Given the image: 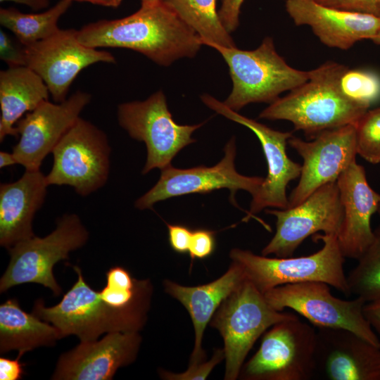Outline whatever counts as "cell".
Returning a JSON list of instances; mask_svg holds the SVG:
<instances>
[{
	"label": "cell",
	"instance_id": "obj_1",
	"mask_svg": "<svg viewBox=\"0 0 380 380\" xmlns=\"http://www.w3.org/2000/svg\"><path fill=\"white\" fill-rule=\"evenodd\" d=\"M77 37L87 46L131 49L162 66L194 57L203 45L199 36L158 1L141 4L125 18L88 23L77 30Z\"/></svg>",
	"mask_w": 380,
	"mask_h": 380
},
{
	"label": "cell",
	"instance_id": "obj_2",
	"mask_svg": "<svg viewBox=\"0 0 380 380\" xmlns=\"http://www.w3.org/2000/svg\"><path fill=\"white\" fill-rule=\"evenodd\" d=\"M346 68L328 61L310 70L305 83L270 103L259 118L289 121L310 139L324 131L356 124L370 106L342 91L340 78Z\"/></svg>",
	"mask_w": 380,
	"mask_h": 380
},
{
	"label": "cell",
	"instance_id": "obj_3",
	"mask_svg": "<svg viewBox=\"0 0 380 380\" xmlns=\"http://www.w3.org/2000/svg\"><path fill=\"white\" fill-rule=\"evenodd\" d=\"M207 46L217 51L228 65L233 86L224 103L235 111L251 103L270 104L281 93L296 88L309 78L310 70H297L285 61L270 37L251 51L212 43Z\"/></svg>",
	"mask_w": 380,
	"mask_h": 380
},
{
	"label": "cell",
	"instance_id": "obj_4",
	"mask_svg": "<svg viewBox=\"0 0 380 380\" xmlns=\"http://www.w3.org/2000/svg\"><path fill=\"white\" fill-rule=\"evenodd\" d=\"M323 243L321 249L307 256L268 258L248 250L233 248L232 262L243 269L246 279L262 294L284 284L305 281H322L346 296L350 292L344 271L346 258L340 248L337 236H317Z\"/></svg>",
	"mask_w": 380,
	"mask_h": 380
},
{
	"label": "cell",
	"instance_id": "obj_5",
	"mask_svg": "<svg viewBox=\"0 0 380 380\" xmlns=\"http://www.w3.org/2000/svg\"><path fill=\"white\" fill-rule=\"evenodd\" d=\"M72 267L77 280L61 300L46 308L39 299L32 310L36 316L57 328L61 338L76 335L81 341H91L104 333L139 332L144 328L148 313L112 307L85 282L80 268Z\"/></svg>",
	"mask_w": 380,
	"mask_h": 380
},
{
	"label": "cell",
	"instance_id": "obj_6",
	"mask_svg": "<svg viewBox=\"0 0 380 380\" xmlns=\"http://www.w3.org/2000/svg\"><path fill=\"white\" fill-rule=\"evenodd\" d=\"M296 315L277 311L247 279L220 305L210 322L224 341V379L236 380L255 341L272 325Z\"/></svg>",
	"mask_w": 380,
	"mask_h": 380
},
{
	"label": "cell",
	"instance_id": "obj_7",
	"mask_svg": "<svg viewBox=\"0 0 380 380\" xmlns=\"http://www.w3.org/2000/svg\"><path fill=\"white\" fill-rule=\"evenodd\" d=\"M317 334L297 315L279 322L263 334L260 346L243 364L244 380H309L316 376Z\"/></svg>",
	"mask_w": 380,
	"mask_h": 380
},
{
	"label": "cell",
	"instance_id": "obj_8",
	"mask_svg": "<svg viewBox=\"0 0 380 380\" xmlns=\"http://www.w3.org/2000/svg\"><path fill=\"white\" fill-rule=\"evenodd\" d=\"M89 232L75 214L63 215L56 228L44 237L34 236L8 249V265L0 279V292L23 284L35 283L50 289L55 296L62 292L53 273L54 265L68 258L70 252L82 248Z\"/></svg>",
	"mask_w": 380,
	"mask_h": 380
},
{
	"label": "cell",
	"instance_id": "obj_9",
	"mask_svg": "<svg viewBox=\"0 0 380 380\" xmlns=\"http://www.w3.org/2000/svg\"><path fill=\"white\" fill-rule=\"evenodd\" d=\"M322 281L284 284L266 291L268 304L277 311H295L317 328L349 330L380 347L379 339L364 315L366 300L360 296L343 300L334 296Z\"/></svg>",
	"mask_w": 380,
	"mask_h": 380
},
{
	"label": "cell",
	"instance_id": "obj_10",
	"mask_svg": "<svg viewBox=\"0 0 380 380\" xmlns=\"http://www.w3.org/2000/svg\"><path fill=\"white\" fill-rule=\"evenodd\" d=\"M48 185H68L82 196L103 186L109 176L110 146L106 134L79 118L52 151Z\"/></svg>",
	"mask_w": 380,
	"mask_h": 380
},
{
	"label": "cell",
	"instance_id": "obj_11",
	"mask_svg": "<svg viewBox=\"0 0 380 380\" xmlns=\"http://www.w3.org/2000/svg\"><path fill=\"white\" fill-rule=\"evenodd\" d=\"M120 126L134 139L145 143L147 158L142 170L146 175L154 168L169 167L175 156L196 141L193 132L204 122L194 125L177 124L170 113L165 96L158 91L144 101H134L118 106Z\"/></svg>",
	"mask_w": 380,
	"mask_h": 380
},
{
	"label": "cell",
	"instance_id": "obj_12",
	"mask_svg": "<svg viewBox=\"0 0 380 380\" xmlns=\"http://www.w3.org/2000/svg\"><path fill=\"white\" fill-rule=\"evenodd\" d=\"M266 212L276 217V232L261 253L278 258L293 256L308 236L318 232L338 236L343 219L336 182L322 186L296 206Z\"/></svg>",
	"mask_w": 380,
	"mask_h": 380
},
{
	"label": "cell",
	"instance_id": "obj_13",
	"mask_svg": "<svg viewBox=\"0 0 380 380\" xmlns=\"http://www.w3.org/2000/svg\"><path fill=\"white\" fill-rule=\"evenodd\" d=\"M26 66L46 84L56 103L67 99L70 87L78 74L96 63H115L108 51L82 44L77 30L59 29L51 36L25 46Z\"/></svg>",
	"mask_w": 380,
	"mask_h": 380
},
{
	"label": "cell",
	"instance_id": "obj_14",
	"mask_svg": "<svg viewBox=\"0 0 380 380\" xmlns=\"http://www.w3.org/2000/svg\"><path fill=\"white\" fill-rule=\"evenodd\" d=\"M224 151L222 159L213 167L179 169L170 165L161 170L158 182L137 200L135 207L140 210L150 209L155 203L172 197L194 193H209L223 188L229 189L230 201L238 207L234 199L236 192L242 189L253 196L264 178L245 176L236 171L234 137L227 142Z\"/></svg>",
	"mask_w": 380,
	"mask_h": 380
},
{
	"label": "cell",
	"instance_id": "obj_15",
	"mask_svg": "<svg viewBox=\"0 0 380 380\" xmlns=\"http://www.w3.org/2000/svg\"><path fill=\"white\" fill-rule=\"evenodd\" d=\"M203 103L217 113L250 129L258 138L267 164V175L256 194L252 196L250 210L244 220L255 217V214L265 208L286 209L289 207L287 186L299 178L301 165L286 153L291 132L274 130L255 120L239 114L208 94L201 96Z\"/></svg>",
	"mask_w": 380,
	"mask_h": 380
},
{
	"label": "cell",
	"instance_id": "obj_16",
	"mask_svg": "<svg viewBox=\"0 0 380 380\" xmlns=\"http://www.w3.org/2000/svg\"><path fill=\"white\" fill-rule=\"evenodd\" d=\"M288 144L303 161L288 208L300 204L322 186L336 182L357 155L355 124L324 131L309 141L292 136Z\"/></svg>",
	"mask_w": 380,
	"mask_h": 380
},
{
	"label": "cell",
	"instance_id": "obj_17",
	"mask_svg": "<svg viewBox=\"0 0 380 380\" xmlns=\"http://www.w3.org/2000/svg\"><path fill=\"white\" fill-rule=\"evenodd\" d=\"M91 99L90 94L77 91L64 101L42 103L15 125L19 141L13 148L18 164L25 170H39L42 161L80 118Z\"/></svg>",
	"mask_w": 380,
	"mask_h": 380
},
{
	"label": "cell",
	"instance_id": "obj_18",
	"mask_svg": "<svg viewBox=\"0 0 380 380\" xmlns=\"http://www.w3.org/2000/svg\"><path fill=\"white\" fill-rule=\"evenodd\" d=\"M141 340L137 331H115L99 341H81L60 356L51 379H112L120 367L134 362Z\"/></svg>",
	"mask_w": 380,
	"mask_h": 380
},
{
	"label": "cell",
	"instance_id": "obj_19",
	"mask_svg": "<svg viewBox=\"0 0 380 380\" xmlns=\"http://www.w3.org/2000/svg\"><path fill=\"white\" fill-rule=\"evenodd\" d=\"M316 375L329 380H380V347L344 329L317 328Z\"/></svg>",
	"mask_w": 380,
	"mask_h": 380
},
{
	"label": "cell",
	"instance_id": "obj_20",
	"mask_svg": "<svg viewBox=\"0 0 380 380\" xmlns=\"http://www.w3.org/2000/svg\"><path fill=\"white\" fill-rule=\"evenodd\" d=\"M343 209L337 239L346 258L358 260L373 241L372 215L377 213L380 194L369 184L362 165L354 161L336 180Z\"/></svg>",
	"mask_w": 380,
	"mask_h": 380
},
{
	"label": "cell",
	"instance_id": "obj_21",
	"mask_svg": "<svg viewBox=\"0 0 380 380\" xmlns=\"http://www.w3.org/2000/svg\"><path fill=\"white\" fill-rule=\"evenodd\" d=\"M286 10L296 25H308L330 48L348 50L380 31V19L372 15L329 7L314 0H286Z\"/></svg>",
	"mask_w": 380,
	"mask_h": 380
},
{
	"label": "cell",
	"instance_id": "obj_22",
	"mask_svg": "<svg viewBox=\"0 0 380 380\" xmlns=\"http://www.w3.org/2000/svg\"><path fill=\"white\" fill-rule=\"evenodd\" d=\"M246 279L242 267L232 262L227 272L205 284L186 286L169 279L163 281L166 293L177 300L188 311L194 329V346L189 366L205 359L202 347L205 329L222 303Z\"/></svg>",
	"mask_w": 380,
	"mask_h": 380
},
{
	"label": "cell",
	"instance_id": "obj_23",
	"mask_svg": "<svg viewBox=\"0 0 380 380\" xmlns=\"http://www.w3.org/2000/svg\"><path fill=\"white\" fill-rule=\"evenodd\" d=\"M48 184L39 170H25L18 180L0 185V245L8 249L34 236L32 220L42 208Z\"/></svg>",
	"mask_w": 380,
	"mask_h": 380
},
{
	"label": "cell",
	"instance_id": "obj_24",
	"mask_svg": "<svg viewBox=\"0 0 380 380\" xmlns=\"http://www.w3.org/2000/svg\"><path fill=\"white\" fill-rule=\"evenodd\" d=\"M49 89L27 66L8 68L0 71V141L6 137H18L16 123L24 114L48 101Z\"/></svg>",
	"mask_w": 380,
	"mask_h": 380
},
{
	"label": "cell",
	"instance_id": "obj_25",
	"mask_svg": "<svg viewBox=\"0 0 380 380\" xmlns=\"http://www.w3.org/2000/svg\"><path fill=\"white\" fill-rule=\"evenodd\" d=\"M60 334L56 327L23 310L16 299L0 305V353L13 350L23 355L41 346H53Z\"/></svg>",
	"mask_w": 380,
	"mask_h": 380
},
{
	"label": "cell",
	"instance_id": "obj_26",
	"mask_svg": "<svg viewBox=\"0 0 380 380\" xmlns=\"http://www.w3.org/2000/svg\"><path fill=\"white\" fill-rule=\"evenodd\" d=\"M173 11L201 38L203 45L216 44L236 46L223 26L217 10V0H158Z\"/></svg>",
	"mask_w": 380,
	"mask_h": 380
},
{
	"label": "cell",
	"instance_id": "obj_27",
	"mask_svg": "<svg viewBox=\"0 0 380 380\" xmlns=\"http://www.w3.org/2000/svg\"><path fill=\"white\" fill-rule=\"evenodd\" d=\"M72 4L70 0H59L52 7L37 13H23L13 7L1 8L0 24L27 46L56 32L60 29V18Z\"/></svg>",
	"mask_w": 380,
	"mask_h": 380
},
{
	"label": "cell",
	"instance_id": "obj_28",
	"mask_svg": "<svg viewBox=\"0 0 380 380\" xmlns=\"http://www.w3.org/2000/svg\"><path fill=\"white\" fill-rule=\"evenodd\" d=\"M374 234L372 243L347 275L351 293L366 302L380 294V224Z\"/></svg>",
	"mask_w": 380,
	"mask_h": 380
},
{
	"label": "cell",
	"instance_id": "obj_29",
	"mask_svg": "<svg viewBox=\"0 0 380 380\" xmlns=\"http://www.w3.org/2000/svg\"><path fill=\"white\" fill-rule=\"evenodd\" d=\"M340 87L349 99L368 106L380 98V77L375 72L346 68Z\"/></svg>",
	"mask_w": 380,
	"mask_h": 380
},
{
	"label": "cell",
	"instance_id": "obj_30",
	"mask_svg": "<svg viewBox=\"0 0 380 380\" xmlns=\"http://www.w3.org/2000/svg\"><path fill=\"white\" fill-rule=\"evenodd\" d=\"M355 127L357 155L369 163H380V106L368 110Z\"/></svg>",
	"mask_w": 380,
	"mask_h": 380
},
{
	"label": "cell",
	"instance_id": "obj_31",
	"mask_svg": "<svg viewBox=\"0 0 380 380\" xmlns=\"http://www.w3.org/2000/svg\"><path fill=\"white\" fill-rule=\"evenodd\" d=\"M223 348L214 350L213 357L208 361L205 360L196 365L189 366L183 372L175 373L161 369L160 376L167 380H204L208 378L215 367L224 360Z\"/></svg>",
	"mask_w": 380,
	"mask_h": 380
},
{
	"label": "cell",
	"instance_id": "obj_32",
	"mask_svg": "<svg viewBox=\"0 0 380 380\" xmlns=\"http://www.w3.org/2000/svg\"><path fill=\"white\" fill-rule=\"evenodd\" d=\"M0 58L8 68L26 66L25 46L15 37L0 30Z\"/></svg>",
	"mask_w": 380,
	"mask_h": 380
},
{
	"label": "cell",
	"instance_id": "obj_33",
	"mask_svg": "<svg viewBox=\"0 0 380 380\" xmlns=\"http://www.w3.org/2000/svg\"><path fill=\"white\" fill-rule=\"evenodd\" d=\"M215 246V232L206 229L192 231L189 250L191 260L208 258L213 253Z\"/></svg>",
	"mask_w": 380,
	"mask_h": 380
},
{
	"label": "cell",
	"instance_id": "obj_34",
	"mask_svg": "<svg viewBox=\"0 0 380 380\" xmlns=\"http://www.w3.org/2000/svg\"><path fill=\"white\" fill-rule=\"evenodd\" d=\"M341 10L372 15L380 19V0H314Z\"/></svg>",
	"mask_w": 380,
	"mask_h": 380
},
{
	"label": "cell",
	"instance_id": "obj_35",
	"mask_svg": "<svg viewBox=\"0 0 380 380\" xmlns=\"http://www.w3.org/2000/svg\"><path fill=\"white\" fill-rule=\"evenodd\" d=\"M169 243L174 251L180 254L189 253L192 231L183 224H166Z\"/></svg>",
	"mask_w": 380,
	"mask_h": 380
},
{
	"label": "cell",
	"instance_id": "obj_36",
	"mask_svg": "<svg viewBox=\"0 0 380 380\" xmlns=\"http://www.w3.org/2000/svg\"><path fill=\"white\" fill-rule=\"evenodd\" d=\"M244 0H222L218 15L223 26L229 32H234L239 23L241 7Z\"/></svg>",
	"mask_w": 380,
	"mask_h": 380
},
{
	"label": "cell",
	"instance_id": "obj_37",
	"mask_svg": "<svg viewBox=\"0 0 380 380\" xmlns=\"http://www.w3.org/2000/svg\"><path fill=\"white\" fill-rule=\"evenodd\" d=\"M22 354L18 353L16 359L0 357V379L1 380H18L22 377L23 364L20 361Z\"/></svg>",
	"mask_w": 380,
	"mask_h": 380
},
{
	"label": "cell",
	"instance_id": "obj_38",
	"mask_svg": "<svg viewBox=\"0 0 380 380\" xmlns=\"http://www.w3.org/2000/svg\"><path fill=\"white\" fill-rule=\"evenodd\" d=\"M364 315L377 335L380 342V294L374 299L366 302Z\"/></svg>",
	"mask_w": 380,
	"mask_h": 380
},
{
	"label": "cell",
	"instance_id": "obj_39",
	"mask_svg": "<svg viewBox=\"0 0 380 380\" xmlns=\"http://www.w3.org/2000/svg\"><path fill=\"white\" fill-rule=\"evenodd\" d=\"M0 1H11L23 4L37 11L47 8L50 5V0H0Z\"/></svg>",
	"mask_w": 380,
	"mask_h": 380
},
{
	"label": "cell",
	"instance_id": "obj_40",
	"mask_svg": "<svg viewBox=\"0 0 380 380\" xmlns=\"http://www.w3.org/2000/svg\"><path fill=\"white\" fill-rule=\"evenodd\" d=\"M18 164L13 153L6 151L0 152V167L4 168L8 166Z\"/></svg>",
	"mask_w": 380,
	"mask_h": 380
},
{
	"label": "cell",
	"instance_id": "obj_41",
	"mask_svg": "<svg viewBox=\"0 0 380 380\" xmlns=\"http://www.w3.org/2000/svg\"><path fill=\"white\" fill-rule=\"evenodd\" d=\"M70 1H72V2L75 1H82V2H89L92 4L99 5L102 6L116 8L120 5L122 0H70Z\"/></svg>",
	"mask_w": 380,
	"mask_h": 380
},
{
	"label": "cell",
	"instance_id": "obj_42",
	"mask_svg": "<svg viewBox=\"0 0 380 380\" xmlns=\"http://www.w3.org/2000/svg\"><path fill=\"white\" fill-rule=\"evenodd\" d=\"M374 44L380 46V31L379 33L371 39Z\"/></svg>",
	"mask_w": 380,
	"mask_h": 380
},
{
	"label": "cell",
	"instance_id": "obj_43",
	"mask_svg": "<svg viewBox=\"0 0 380 380\" xmlns=\"http://www.w3.org/2000/svg\"><path fill=\"white\" fill-rule=\"evenodd\" d=\"M158 0H141V4H147V3H154L158 1Z\"/></svg>",
	"mask_w": 380,
	"mask_h": 380
},
{
	"label": "cell",
	"instance_id": "obj_44",
	"mask_svg": "<svg viewBox=\"0 0 380 380\" xmlns=\"http://www.w3.org/2000/svg\"><path fill=\"white\" fill-rule=\"evenodd\" d=\"M377 213H378V214L379 215V216H380V203H379V205Z\"/></svg>",
	"mask_w": 380,
	"mask_h": 380
}]
</instances>
